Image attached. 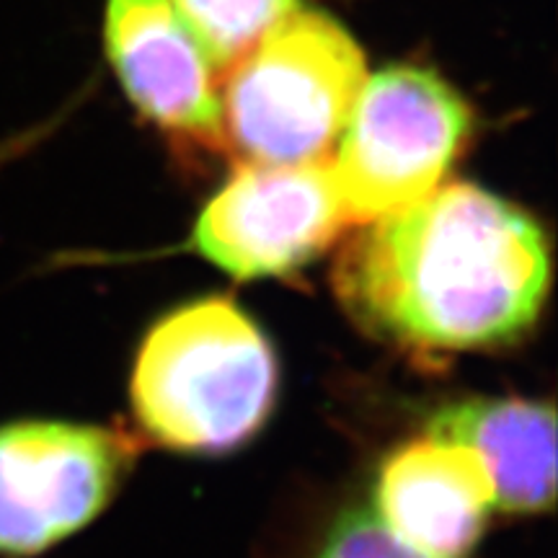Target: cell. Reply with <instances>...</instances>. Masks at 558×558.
<instances>
[{
    "label": "cell",
    "instance_id": "cell-5",
    "mask_svg": "<svg viewBox=\"0 0 558 558\" xmlns=\"http://www.w3.org/2000/svg\"><path fill=\"white\" fill-rule=\"evenodd\" d=\"M122 432L54 418L0 424V558H34L88 525L135 460Z\"/></svg>",
    "mask_w": 558,
    "mask_h": 558
},
{
    "label": "cell",
    "instance_id": "cell-10",
    "mask_svg": "<svg viewBox=\"0 0 558 558\" xmlns=\"http://www.w3.org/2000/svg\"><path fill=\"white\" fill-rule=\"evenodd\" d=\"M215 68L228 70L300 11V0H171Z\"/></svg>",
    "mask_w": 558,
    "mask_h": 558
},
{
    "label": "cell",
    "instance_id": "cell-11",
    "mask_svg": "<svg viewBox=\"0 0 558 558\" xmlns=\"http://www.w3.org/2000/svg\"><path fill=\"white\" fill-rule=\"evenodd\" d=\"M316 558H432L403 543L373 507H352L333 522Z\"/></svg>",
    "mask_w": 558,
    "mask_h": 558
},
{
    "label": "cell",
    "instance_id": "cell-4",
    "mask_svg": "<svg viewBox=\"0 0 558 558\" xmlns=\"http://www.w3.org/2000/svg\"><path fill=\"white\" fill-rule=\"evenodd\" d=\"M471 132L469 101L435 70L390 65L365 78L331 156L349 220L367 222L435 192Z\"/></svg>",
    "mask_w": 558,
    "mask_h": 558
},
{
    "label": "cell",
    "instance_id": "cell-8",
    "mask_svg": "<svg viewBox=\"0 0 558 558\" xmlns=\"http://www.w3.org/2000/svg\"><path fill=\"white\" fill-rule=\"evenodd\" d=\"M373 509L422 554L463 558L484 533L494 509V484L473 450L422 437L383 463Z\"/></svg>",
    "mask_w": 558,
    "mask_h": 558
},
{
    "label": "cell",
    "instance_id": "cell-9",
    "mask_svg": "<svg viewBox=\"0 0 558 558\" xmlns=\"http://www.w3.org/2000/svg\"><path fill=\"white\" fill-rule=\"evenodd\" d=\"M427 437L473 450L494 484V507L546 512L556 494V414L550 403L469 399L432 414Z\"/></svg>",
    "mask_w": 558,
    "mask_h": 558
},
{
    "label": "cell",
    "instance_id": "cell-1",
    "mask_svg": "<svg viewBox=\"0 0 558 558\" xmlns=\"http://www.w3.org/2000/svg\"><path fill=\"white\" fill-rule=\"evenodd\" d=\"M548 288L543 228L463 181L367 220L333 269L362 329L422 352L512 344L533 329Z\"/></svg>",
    "mask_w": 558,
    "mask_h": 558
},
{
    "label": "cell",
    "instance_id": "cell-7",
    "mask_svg": "<svg viewBox=\"0 0 558 558\" xmlns=\"http://www.w3.org/2000/svg\"><path fill=\"white\" fill-rule=\"evenodd\" d=\"M104 47L132 107L173 137L222 145L213 62L171 0H107Z\"/></svg>",
    "mask_w": 558,
    "mask_h": 558
},
{
    "label": "cell",
    "instance_id": "cell-3",
    "mask_svg": "<svg viewBox=\"0 0 558 558\" xmlns=\"http://www.w3.org/2000/svg\"><path fill=\"white\" fill-rule=\"evenodd\" d=\"M222 75V145L243 163L298 166L331 158L367 70L344 26L300 9Z\"/></svg>",
    "mask_w": 558,
    "mask_h": 558
},
{
    "label": "cell",
    "instance_id": "cell-2",
    "mask_svg": "<svg viewBox=\"0 0 558 558\" xmlns=\"http://www.w3.org/2000/svg\"><path fill=\"white\" fill-rule=\"evenodd\" d=\"M275 393V352L230 298L194 300L160 318L130 383L145 435L181 452L239 448L267 422Z\"/></svg>",
    "mask_w": 558,
    "mask_h": 558
},
{
    "label": "cell",
    "instance_id": "cell-6",
    "mask_svg": "<svg viewBox=\"0 0 558 558\" xmlns=\"http://www.w3.org/2000/svg\"><path fill=\"white\" fill-rule=\"evenodd\" d=\"M331 171L318 163H243L194 222L190 248L235 279L288 277L349 226Z\"/></svg>",
    "mask_w": 558,
    "mask_h": 558
}]
</instances>
